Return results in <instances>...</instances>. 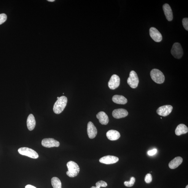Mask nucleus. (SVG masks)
<instances>
[{
	"mask_svg": "<svg viewBox=\"0 0 188 188\" xmlns=\"http://www.w3.org/2000/svg\"><path fill=\"white\" fill-rule=\"evenodd\" d=\"M67 103V98L66 96H62L57 99L54 105L53 110L55 113L59 114L65 108Z\"/></svg>",
	"mask_w": 188,
	"mask_h": 188,
	"instance_id": "1",
	"label": "nucleus"
},
{
	"mask_svg": "<svg viewBox=\"0 0 188 188\" xmlns=\"http://www.w3.org/2000/svg\"><path fill=\"white\" fill-rule=\"evenodd\" d=\"M68 171H67L66 174L69 177H74L79 174L80 168L78 165L73 161H70L67 164Z\"/></svg>",
	"mask_w": 188,
	"mask_h": 188,
	"instance_id": "2",
	"label": "nucleus"
},
{
	"mask_svg": "<svg viewBox=\"0 0 188 188\" xmlns=\"http://www.w3.org/2000/svg\"><path fill=\"white\" fill-rule=\"evenodd\" d=\"M150 75L153 81L157 84H162L165 80V77L163 72L159 70L154 69L150 72Z\"/></svg>",
	"mask_w": 188,
	"mask_h": 188,
	"instance_id": "3",
	"label": "nucleus"
},
{
	"mask_svg": "<svg viewBox=\"0 0 188 188\" xmlns=\"http://www.w3.org/2000/svg\"><path fill=\"white\" fill-rule=\"evenodd\" d=\"M18 152L21 155H25L34 159H36L39 157L38 154L35 151L28 147H21L18 149Z\"/></svg>",
	"mask_w": 188,
	"mask_h": 188,
	"instance_id": "4",
	"label": "nucleus"
},
{
	"mask_svg": "<svg viewBox=\"0 0 188 188\" xmlns=\"http://www.w3.org/2000/svg\"><path fill=\"white\" fill-rule=\"evenodd\" d=\"M171 52L172 55L175 58H181L183 55V51L181 44L178 43H174L172 48Z\"/></svg>",
	"mask_w": 188,
	"mask_h": 188,
	"instance_id": "5",
	"label": "nucleus"
},
{
	"mask_svg": "<svg viewBox=\"0 0 188 188\" xmlns=\"http://www.w3.org/2000/svg\"><path fill=\"white\" fill-rule=\"evenodd\" d=\"M128 84L132 88H135L137 87L139 80L137 74L135 71H132L130 72L129 77L127 80Z\"/></svg>",
	"mask_w": 188,
	"mask_h": 188,
	"instance_id": "6",
	"label": "nucleus"
},
{
	"mask_svg": "<svg viewBox=\"0 0 188 188\" xmlns=\"http://www.w3.org/2000/svg\"><path fill=\"white\" fill-rule=\"evenodd\" d=\"M173 109L172 106L166 105L159 107L157 110V112L160 116L165 117L170 114Z\"/></svg>",
	"mask_w": 188,
	"mask_h": 188,
	"instance_id": "7",
	"label": "nucleus"
},
{
	"mask_svg": "<svg viewBox=\"0 0 188 188\" xmlns=\"http://www.w3.org/2000/svg\"><path fill=\"white\" fill-rule=\"evenodd\" d=\"M120 79L118 75H112L108 83V86L110 89L114 90L119 86Z\"/></svg>",
	"mask_w": 188,
	"mask_h": 188,
	"instance_id": "8",
	"label": "nucleus"
},
{
	"mask_svg": "<svg viewBox=\"0 0 188 188\" xmlns=\"http://www.w3.org/2000/svg\"><path fill=\"white\" fill-rule=\"evenodd\" d=\"M43 146L47 148L58 147L60 145L58 141L53 138H45L42 141Z\"/></svg>",
	"mask_w": 188,
	"mask_h": 188,
	"instance_id": "9",
	"label": "nucleus"
},
{
	"mask_svg": "<svg viewBox=\"0 0 188 188\" xmlns=\"http://www.w3.org/2000/svg\"><path fill=\"white\" fill-rule=\"evenodd\" d=\"M149 34L150 37L154 41L159 42L162 41V35L156 28L154 27L150 28L149 29Z\"/></svg>",
	"mask_w": 188,
	"mask_h": 188,
	"instance_id": "10",
	"label": "nucleus"
},
{
	"mask_svg": "<svg viewBox=\"0 0 188 188\" xmlns=\"http://www.w3.org/2000/svg\"><path fill=\"white\" fill-rule=\"evenodd\" d=\"M119 160V158L117 157L114 156L107 155L100 158L99 162L106 165H110L116 163Z\"/></svg>",
	"mask_w": 188,
	"mask_h": 188,
	"instance_id": "11",
	"label": "nucleus"
},
{
	"mask_svg": "<svg viewBox=\"0 0 188 188\" xmlns=\"http://www.w3.org/2000/svg\"><path fill=\"white\" fill-rule=\"evenodd\" d=\"M87 133L90 139L95 137L97 134V130L95 126L91 122H88L87 127Z\"/></svg>",
	"mask_w": 188,
	"mask_h": 188,
	"instance_id": "12",
	"label": "nucleus"
},
{
	"mask_svg": "<svg viewBox=\"0 0 188 188\" xmlns=\"http://www.w3.org/2000/svg\"><path fill=\"white\" fill-rule=\"evenodd\" d=\"M128 112L125 109L120 108L115 109L113 111V117L116 119L125 117L128 116Z\"/></svg>",
	"mask_w": 188,
	"mask_h": 188,
	"instance_id": "13",
	"label": "nucleus"
},
{
	"mask_svg": "<svg viewBox=\"0 0 188 188\" xmlns=\"http://www.w3.org/2000/svg\"><path fill=\"white\" fill-rule=\"evenodd\" d=\"M163 9L166 19L169 21L172 20L173 18V13L170 5L168 4H164Z\"/></svg>",
	"mask_w": 188,
	"mask_h": 188,
	"instance_id": "14",
	"label": "nucleus"
},
{
	"mask_svg": "<svg viewBox=\"0 0 188 188\" xmlns=\"http://www.w3.org/2000/svg\"><path fill=\"white\" fill-rule=\"evenodd\" d=\"M96 117L99 120V122L103 125H107L109 121V118L106 113L104 112H100L96 115Z\"/></svg>",
	"mask_w": 188,
	"mask_h": 188,
	"instance_id": "15",
	"label": "nucleus"
},
{
	"mask_svg": "<svg viewBox=\"0 0 188 188\" xmlns=\"http://www.w3.org/2000/svg\"><path fill=\"white\" fill-rule=\"evenodd\" d=\"M106 136L109 140L112 141L117 140L120 137V134L117 131L111 130L108 131L106 133Z\"/></svg>",
	"mask_w": 188,
	"mask_h": 188,
	"instance_id": "16",
	"label": "nucleus"
},
{
	"mask_svg": "<svg viewBox=\"0 0 188 188\" xmlns=\"http://www.w3.org/2000/svg\"><path fill=\"white\" fill-rule=\"evenodd\" d=\"M182 161H183V159L182 157H177L169 162V167L171 169H176L181 164Z\"/></svg>",
	"mask_w": 188,
	"mask_h": 188,
	"instance_id": "17",
	"label": "nucleus"
},
{
	"mask_svg": "<svg viewBox=\"0 0 188 188\" xmlns=\"http://www.w3.org/2000/svg\"><path fill=\"white\" fill-rule=\"evenodd\" d=\"M36 125V121L33 114L29 115L27 120V126L29 130H33Z\"/></svg>",
	"mask_w": 188,
	"mask_h": 188,
	"instance_id": "18",
	"label": "nucleus"
},
{
	"mask_svg": "<svg viewBox=\"0 0 188 188\" xmlns=\"http://www.w3.org/2000/svg\"><path fill=\"white\" fill-rule=\"evenodd\" d=\"M188 132V128L186 125L183 124L179 125L176 128L175 132L177 136H180L182 134L187 133Z\"/></svg>",
	"mask_w": 188,
	"mask_h": 188,
	"instance_id": "19",
	"label": "nucleus"
},
{
	"mask_svg": "<svg viewBox=\"0 0 188 188\" xmlns=\"http://www.w3.org/2000/svg\"><path fill=\"white\" fill-rule=\"evenodd\" d=\"M112 100L117 104H127V99L125 96L121 95H115L112 98Z\"/></svg>",
	"mask_w": 188,
	"mask_h": 188,
	"instance_id": "20",
	"label": "nucleus"
},
{
	"mask_svg": "<svg viewBox=\"0 0 188 188\" xmlns=\"http://www.w3.org/2000/svg\"><path fill=\"white\" fill-rule=\"evenodd\" d=\"M51 182L53 188H61V182L57 177H53Z\"/></svg>",
	"mask_w": 188,
	"mask_h": 188,
	"instance_id": "21",
	"label": "nucleus"
},
{
	"mask_svg": "<svg viewBox=\"0 0 188 188\" xmlns=\"http://www.w3.org/2000/svg\"><path fill=\"white\" fill-rule=\"evenodd\" d=\"M136 181V179L135 177H132L130 178L129 181H125L124 182L125 186L128 187L133 186L135 184Z\"/></svg>",
	"mask_w": 188,
	"mask_h": 188,
	"instance_id": "22",
	"label": "nucleus"
},
{
	"mask_svg": "<svg viewBox=\"0 0 188 188\" xmlns=\"http://www.w3.org/2000/svg\"><path fill=\"white\" fill-rule=\"evenodd\" d=\"M152 176L150 174H146L145 178V181L146 183L149 184L152 182Z\"/></svg>",
	"mask_w": 188,
	"mask_h": 188,
	"instance_id": "23",
	"label": "nucleus"
},
{
	"mask_svg": "<svg viewBox=\"0 0 188 188\" xmlns=\"http://www.w3.org/2000/svg\"><path fill=\"white\" fill-rule=\"evenodd\" d=\"M7 18V17L6 14L4 13L0 14V25L5 22Z\"/></svg>",
	"mask_w": 188,
	"mask_h": 188,
	"instance_id": "24",
	"label": "nucleus"
},
{
	"mask_svg": "<svg viewBox=\"0 0 188 188\" xmlns=\"http://www.w3.org/2000/svg\"><path fill=\"white\" fill-rule=\"evenodd\" d=\"M107 186L106 182L103 181H99L96 183V186L99 188L101 187H106Z\"/></svg>",
	"mask_w": 188,
	"mask_h": 188,
	"instance_id": "25",
	"label": "nucleus"
},
{
	"mask_svg": "<svg viewBox=\"0 0 188 188\" xmlns=\"http://www.w3.org/2000/svg\"><path fill=\"white\" fill-rule=\"evenodd\" d=\"M182 23L184 27L187 31H188V18H185L182 20Z\"/></svg>",
	"mask_w": 188,
	"mask_h": 188,
	"instance_id": "26",
	"label": "nucleus"
},
{
	"mask_svg": "<svg viewBox=\"0 0 188 188\" xmlns=\"http://www.w3.org/2000/svg\"><path fill=\"white\" fill-rule=\"evenodd\" d=\"M157 152V149H153L149 150L148 152V154L149 156H152L155 155Z\"/></svg>",
	"mask_w": 188,
	"mask_h": 188,
	"instance_id": "27",
	"label": "nucleus"
},
{
	"mask_svg": "<svg viewBox=\"0 0 188 188\" xmlns=\"http://www.w3.org/2000/svg\"><path fill=\"white\" fill-rule=\"evenodd\" d=\"M25 188H36V187H35L32 185H27V186L25 187Z\"/></svg>",
	"mask_w": 188,
	"mask_h": 188,
	"instance_id": "28",
	"label": "nucleus"
},
{
	"mask_svg": "<svg viewBox=\"0 0 188 188\" xmlns=\"http://www.w3.org/2000/svg\"><path fill=\"white\" fill-rule=\"evenodd\" d=\"M47 1L50 2H53L55 1V0H48Z\"/></svg>",
	"mask_w": 188,
	"mask_h": 188,
	"instance_id": "29",
	"label": "nucleus"
},
{
	"mask_svg": "<svg viewBox=\"0 0 188 188\" xmlns=\"http://www.w3.org/2000/svg\"><path fill=\"white\" fill-rule=\"evenodd\" d=\"M91 188H100L97 187H95V186H92V187H91Z\"/></svg>",
	"mask_w": 188,
	"mask_h": 188,
	"instance_id": "30",
	"label": "nucleus"
},
{
	"mask_svg": "<svg viewBox=\"0 0 188 188\" xmlns=\"http://www.w3.org/2000/svg\"><path fill=\"white\" fill-rule=\"evenodd\" d=\"M188 188V185H187L186 186V188Z\"/></svg>",
	"mask_w": 188,
	"mask_h": 188,
	"instance_id": "31",
	"label": "nucleus"
},
{
	"mask_svg": "<svg viewBox=\"0 0 188 188\" xmlns=\"http://www.w3.org/2000/svg\"><path fill=\"white\" fill-rule=\"evenodd\" d=\"M59 97H58L57 98L58 99H59Z\"/></svg>",
	"mask_w": 188,
	"mask_h": 188,
	"instance_id": "32",
	"label": "nucleus"
}]
</instances>
